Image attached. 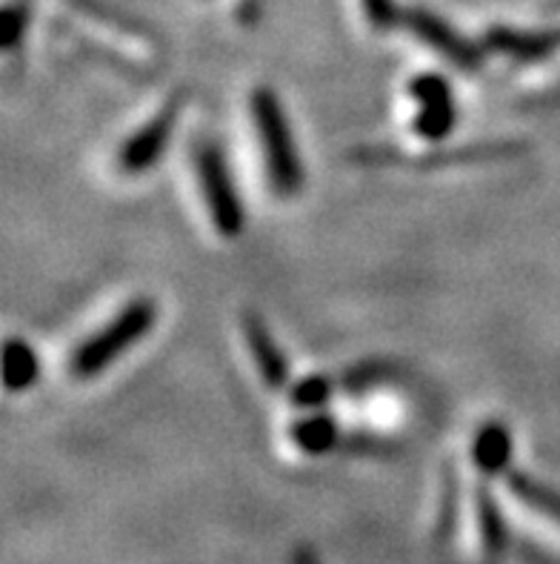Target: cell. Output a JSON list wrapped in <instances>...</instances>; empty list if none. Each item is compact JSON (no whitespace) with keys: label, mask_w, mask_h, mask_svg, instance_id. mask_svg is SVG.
I'll use <instances>...</instances> for the list:
<instances>
[{"label":"cell","mask_w":560,"mask_h":564,"mask_svg":"<svg viewBox=\"0 0 560 564\" xmlns=\"http://www.w3.org/2000/svg\"><path fill=\"white\" fill-rule=\"evenodd\" d=\"M249 112H252V123H255L257 141H261L272 193L281 195V198H295L304 189L306 175L281 98L272 89L261 86L249 95Z\"/></svg>","instance_id":"cell-1"},{"label":"cell","mask_w":560,"mask_h":564,"mask_svg":"<svg viewBox=\"0 0 560 564\" xmlns=\"http://www.w3.org/2000/svg\"><path fill=\"white\" fill-rule=\"evenodd\" d=\"M157 322V307L152 299L129 301L121 313L114 315L107 327H100L95 336L78 344V350L69 358V372L75 379H95L107 370L112 361L127 356L138 341L150 336Z\"/></svg>","instance_id":"cell-2"},{"label":"cell","mask_w":560,"mask_h":564,"mask_svg":"<svg viewBox=\"0 0 560 564\" xmlns=\"http://www.w3.org/2000/svg\"><path fill=\"white\" fill-rule=\"evenodd\" d=\"M191 161H195V178H198L200 198H204L206 213L212 218V227L223 238H238L246 227V215H243L241 195L234 189L227 158H223L218 143L206 138V141H198Z\"/></svg>","instance_id":"cell-3"},{"label":"cell","mask_w":560,"mask_h":564,"mask_svg":"<svg viewBox=\"0 0 560 564\" xmlns=\"http://www.w3.org/2000/svg\"><path fill=\"white\" fill-rule=\"evenodd\" d=\"M524 152V143L518 141H483L466 143V147H452V150H426V152H400L386 150V147H363L352 152L355 161L370 166H406V170H440V166H469L483 164V161H501Z\"/></svg>","instance_id":"cell-4"},{"label":"cell","mask_w":560,"mask_h":564,"mask_svg":"<svg viewBox=\"0 0 560 564\" xmlns=\"http://www.w3.org/2000/svg\"><path fill=\"white\" fill-rule=\"evenodd\" d=\"M184 107L186 93H172V98L166 100L164 107L157 109L150 121L143 123L141 129H135L121 143V150L114 155V164H118L123 175H143V172H150L157 164V158L164 155L172 135H175V127H178Z\"/></svg>","instance_id":"cell-5"},{"label":"cell","mask_w":560,"mask_h":564,"mask_svg":"<svg viewBox=\"0 0 560 564\" xmlns=\"http://www.w3.org/2000/svg\"><path fill=\"white\" fill-rule=\"evenodd\" d=\"M409 95L418 104V115L411 121L415 135L424 141H443L458 121L452 86L440 75H418V78H411Z\"/></svg>","instance_id":"cell-6"},{"label":"cell","mask_w":560,"mask_h":564,"mask_svg":"<svg viewBox=\"0 0 560 564\" xmlns=\"http://www.w3.org/2000/svg\"><path fill=\"white\" fill-rule=\"evenodd\" d=\"M400 21L406 23L411 35L424 41L426 46H432V52H438L449 64L466 72H477L483 66V55L475 43L466 41L461 32H454L447 21H440L438 14L426 12V9H409V12H400Z\"/></svg>","instance_id":"cell-7"},{"label":"cell","mask_w":560,"mask_h":564,"mask_svg":"<svg viewBox=\"0 0 560 564\" xmlns=\"http://www.w3.org/2000/svg\"><path fill=\"white\" fill-rule=\"evenodd\" d=\"M241 329L243 338H246L249 356L255 358V367L261 372L263 384L272 387V390H281L289 381V361L281 352L277 341L272 338L270 327L263 324V318L257 313H243L241 315Z\"/></svg>","instance_id":"cell-8"},{"label":"cell","mask_w":560,"mask_h":564,"mask_svg":"<svg viewBox=\"0 0 560 564\" xmlns=\"http://www.w3.org/2000/svg\"><path fill=\"white\" fill-rule=\"evenodd\" d=\"M492 50L506 52L512 57H520V61H538V57H547L549 52H554L560 46V29L558 32H518V29H492L486 35Z\"/></svg>","instance_id":"cell-9"},{"label":"cell","mask_w":560,"mask_h":564,"mask_svg":"<svg viewBox=\"0 0 560 564\" xmlns=\"http://www.w3.org/2000/svg\"><path fill=\"white\" fill-rule=\"evenodd\" d=\"M289 438L298 451L309 453V456H323V453L334 451L343 436L334 419H329V415L320 413V410H312V413L292 424Z\"/></svg>","instance_id":"cell-10"},{"label":"cell","mask_w":560,"mask_h":564,"mask_svg":"<svg viewBox=\"0 0 560 564\" xmlns=\"http://www.w3.org/2000/svg\"><path fill=\"white\" fill-rule=\"evenodd\" d=\"M472 458H475L477 470H483L486 476H495V473H504L512 458V436L504 424L490 422L477 430L475 444H472Z\"/></svg>","instance_id":"cell-11"},{"label":"cell","mask_w":560,"mask_h":564,"mask_svg":"<svg viewBox=\"0 0 560 564\" xmlns=\"http://www.w3.org/2000/svg\"><path fill=\"white\" fill-rule=\"evenodd\" d=\"M37 379H41V361H37L35 350L21 338H9L3 347V384L9 393L29 390Z\"/></svg>","instance_id":"cell-12"},{"label":"cell","mask_w":560,"mask_h":564,"mask_svg":"<svg viewBox=\"0 0 560 564\" xmlns=\"http://www.w3.org/2000/svg\"><path fill=\"white\" fill-rule=\"evenodd\" d=\"M506 481H509V490L515 499H520L524 505H529L532 510L549 516V519H554V522L560 524V494L558 490L547 487L543 481L532 479V476H526V473H512Z\"/></svg>","instance_id":"cell-13"},{"label":"cell","mask_w":560,"mask_h":564,"mask_svg":"<svg viewBox=\"0 0 560 564\" xmlns=\"http://www.w3.org/2000/svg\"><path fill=\"white\" fill-rule=\"evenodd\" d=\"M477 524H481V539L486 553L490 556H504L506 544H509V530H506L504 513H501V508L486 490L477 494Z\"/></svg>","instance_id":"cell-14"},{"label":"cell","mask_w":560,"mask_h":564,"mask_svg":"<svg viewBox=\"0 0 560 564\" xmlns=\"http://www.w3.org/2000/svg\"><path fill=\"white\" fill-rule=\"evenodd\" d=\"M329 399H332V381L327 376H306L292 390V401L304 410H320Z\"/></svg>","instance_id":"cell-15"},{"label":"cell","mask_w":560,"mask_h":564,"mask_svg":"<svg viewBox=\"0 0 560 564\" xmlns=\"http://www.w3.org/2000/svg\"><path fill=\"white\" fill-rule=\"evenodd\" d=\"M3 29H0V43H3V50L14 52V46L21 43L23 32H26V9L18 7V3H9L3 9V18H0Z\"/></svg>","instance_id":"cell-16"},{"label":"cell","mask_w":560,"mask_h":564,"mask_svg":"<svg viewBox=\"0 0 560 564\" xmlns=\"http://www.w3.org/2000/svg\"><path fill=\"white\" fill-rule=\"evenodd\" d=\"M363 12H366L372 29H377V32L395 29V23L400 21V12H397L392 0H363Z\"/></svg>","instance_id":"cell-17"}]
</instances>
